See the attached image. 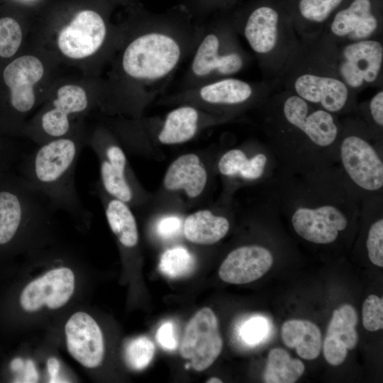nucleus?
Segmentation results:
<instances>
[{
	"label": "nucleus",
	"mask_w": 383,
	"mask_h": 383,
	"mask_svg": "<svg viewBox=\"0 0 383 383\" xmlns=\"http://www.w3.org/2000/svg\"><path fill=\"white\" fill-rule=\"evenodd\" d=\"M253 94L251 85L235 78H225L203 87L200 96L211 104L238 105L248 101Z\"/></svg>",
	"instance_id": "27"
},
{
	"label": "nucleus",
	"mask_w": 383,
	"mask_h": 383,
	"mask_svg": "<svg viewBox=\"0 0 383 383\" xmlns=\"http://www.w3.org/2000/svg\"><path fill=\"white\" fill-rule=\"evenodd\" d=\"M219 40L214 34L207 35L199 45L194 57L192 69L199 77L212 72L221 75H232L243 66V60L238 52L219 55Z\"/></svg>",
	"instance_id": "21"
},
{
	"label": "nucleus",
	"mask_w": 383,
	"mask_h": 383,
	"mask_svg": "<svg viewBox=\"0 0 383 383\" xmlns=\"http://www.w3.org/2000/svg\"><path fill=\"white\" fill-rule=\"evenodd\" d=\"M357 321V312L352 305L344 304L333 311L323 345L328 363L340 365L345 361L348 350L355 348L358 342L355 329Z\"/></svg>",
	"instance_id": "19"
},
{
	"label": "nucleus",
	"mask_w": 383,
	"mask_h": 383,
	"mask_svg": "<svg viewBox=\"0 0 383 383\" xmlns=\"http://www.w3.org/2000/svg\"><path fill=\"white\" fill-rule=\"evenodd\" d=\"M273 260L272 252L264 246H241L227 255L220 266L218 275L227 283H250L262 277L272 266Z\"/></svg>",
	"instance_id": "17"
},
{
	"label": "nucleus",
	"mask_w": 383,
	"mask_h": 383,
	"mask_svg": "<svg viewBox=\"0 0 383 383\" xmlns=\"http://www.w3.org/2000/svg\"><path fill=\"white\" fill-rule=\"evenodd\" d=\"M70 355L87 368H96L104 357V341L96 321L83 311L74 313L65 326Z\"/></svg>",
	"instance_id": "15"
},
{
	"label": "nucleus",
	"mask_w": 383,
	"mask_h": 383,
	"mask_svg": "<svg viewBox=\"0 0 383 383\" xmlns=\"http://www.w3.org/2000/svg\"><path fill=\"white\" fill-rule=\"evenodd\" d=\"M83 145V140L71 135L38 145L21 156L18 174L43 193L55 210L87 222L90 214L79 196L74 174Z\"/></svg>",
	"instance_id": "3"
},
{
	"label": "nucleus",
	"mask_w": 383,
	"mask_h": 383,
	"mask_svg": "<svg viewBox=\"0 0 383 383\" xmlns=\"http://www.w3.org/2000/svg\"><path fill=\"white\" fill-rule=\"evenodd\" d=\"M206 382H207V383H221L223 382H222V380L221 379H219L218 377H211L209 379H207V381Z\"/></svg>",
	"instance_id": "43"
},
{
	"label": "nucleus",
	"mask_w": 383,
	"mask_h": 383,
	"mask_svg": "<svg viewBox=\"0 0 383 383\" xmlns=\"http://www.w3.org/2000/svg\"><path fill=\"white\" fill-rule=\"evenodd\" d=\"M287 89L311 104L340 116L355 109V94L318 57L294 70Z\"/></svg>",
	"instance_id": "6"
},
{
	"label": "nucleus",
	"mask_w": 383,
	"mask_h": 383,
	"mask_svg": "<svg viewBox=\"0 0 383 383\" xmlns=\"http://www.w3.org/2000/svg\"><path fill=\"white\" fill-rule=\"evenodd\" d=\"M55 211L19 174L11 169L0 172V252L14 249L29 231L48 225Z\"/></svg>",
	"instance_id": "4"
},
{
	"label": "nucleus",
	"mask_w": 383,
	"mask_h": 383,
	"mask_svg": "<svg viewBox=\"0 0 383 383\" xmlns=\"http://www.w3.org/2000/svg\"><path fill=\"white\" fill-rule=\"evenodd\" d=\"M327 41L340 44L376 38L380 21L371 0H353L338 11L328 26Z\"/></svg>",
	"instance_id": "13"
},
{
	"label": "nucleus",
	"mask_w": 383,
	"mask_h": 383,
	"mask_svg": "<svg viewBox=\"0 0 383 383\" xmlns=\"http://www.w3.org/2000/svg\"><path fill=\"white\" fill-rule=\"evenodd\" d=\"M180 226V221L173 216L162 218L158 223L157 231L164 237H169L176 233Z\"/></svg>",
	"instance_id": "39"
},
{
	"label": "nucleus",
	"mask_w": 383,
	"mask_h": 383,
	"mask_svg": "<svg viewBox=\"0 0 383 383\" xmlns=\"http://www.w3.org/2000/svg\"><path fill=\"white\" fill-rule=\"evenodd\" d=\"M22 31L18 22L9 17L0 19V56L10 57L18 50Z\"/></svg>",
	"instance_id": "32"
},
{
	"label": "nucleus",
	"mask_w": 383,
	"mask_h": 383,
	"mask_svg": "<svg viewBox=\"0 0 383 383\" xmlns=\"http://www.w3.org/2000/svg\"><path fill=\"white\" fill-rule=\"evenodd\" d=\"M106 26L101 16L91 10L79 12L60 33L57 44L67 57L81 59L91 55L101 46Z\"/></svg>",
	"instance_id": "14"
},
{
	"label": "nucleus",
	"mask_w": 383,
	"mask_h": 383,
	"mask_svg": "<svg viewBox=\"0 0 383 383\" xmlns=\"http://www.w3.org/2000/svg\"><path fill=\"white\" fill-rule=\"evenodd\" d=\"M156 338L160 345L167 350H173L177 346L173 324L170 322L162 323L157 331Z\"/></svg>",
	"instance_id": "37"
},
{
	"label": "nucleus",
	"mask_w": 383,
	"mask_h": 383,
	"mask_svg": "<svg viewBox=\"0 0 383 383\" xmlns=\"http://www.w3.org/2000/svg\"><path fill=\"white\" fill-rule=\"evenodd\" d=\"M366 247L370 260L376 266L383 267V218L382 211L370 226Z\"/></svg>",
	"instance_id": "33"
},
{
	"label": "nucleus",
	"mask_w": 383,
	"mask_h": 383,
	"mask_svg": "<svg viewBox=\"0 0 383 383\" xmlns=\"http://www.w3.org/2000/svg\"><path fill=\"white\" fill-rule=\"evenodd\" d=\"M196 266L194 257L184 248L176 247L166 250L160 262V270L170 278L187 276Z\"/></svg>",
	"instance_id": "29"
},
{
	"label": "nucleus",
	"mask_w": 383,
	"mask_h": 383,
	"mask_svg": "<svg viewBox=\"0 0 383 383\" xmlns=\"http://www.w3.org/2000/svg\"><path fill=\"white\" fill-rule=\"evenodd\" d=\"M223 340L214 312L199 310L187 323L180 343V355L197 372L209 367L221 354Z\"/></svg>",
	"instance_id": "10"
},
{
	"label": "nucleus",
	"mask_w": 383,
	"mask_h": 383,
	"mask_svg": "<svg viewBox=\"0 0 383 383\" xmlns=\"http://www.w3.org/2000/svg\"><path fill=\"white\" fill-rule=\"evenodd\" d=\"M304 365L299 359H293L289 353L275 348L269 353L263 374L266 383H294L303 374Z\"/></svg>",
	"instance_id": "28"
},
{
	"label": "nucleus",
	"mask_w": 383,
	"mask_h": 383,
	"mask_svg": "<svg viewBox=\"0 0 383 383\" xmlns=\"http://www.w3.org/2000/svg\"><path fill=\"white\" fill-rule=\"evenodd\" d=\"M282 339L284 345L295 348L297 355L306 360H313L320 355L322 335L313 323L303 319L285 321L282 326Z\"/></svg>",
	"instance_id": "23"
},
{
	"label": "nucleus",
	"mask_w": 383,
	"mask_h": 383,
	"mask_svg": "<svg viewBox=\"0 0 383 383\" xmlns=\"http://www.w3.org/2000/svg\"><path fill=\"white\" fill-rule=\"evenodd\" d=\"M75 287V277L67 267L52 269L29 282L21 291L19 304L26 312H34L45 306L57 309L72 297Z\"/></svg>",
	"instance_id": "11"
},
{
	"label": "nucleus",
	"mask_w": 383,
	"mask_h": 383,
	"mask_svg": "<svg viewBox=\"0 0 383 383\" xmlns=\"http://www.w3.org/2000/svg\"><path fill=\"white\" fill-rule=\"evenodd\" d=\"M155 354V345L146 336L131 340L126 345L124 358L127 365L134 370L145 369L152 361Z\"/></svg>",
	"instance_id": "31"
},
{
	"label": "nucleus",
	"mask_w": 383,
	"mask_h": 383,
	"mask_svg": "<svg viewBox=\"0 0 383 383\" xmlns=\"http://www.w3.org/2000/svg\"><path fill=\"white\" fill-rule=\"evenodd\" d=\"M218 168L223 175L239 177L248 181L260 180L262 178L270 179L279 170L277 160L270 147L251 157L241 149H231L221 157Z\"/></svg>",
	"instance_id": "20"
},
{
	"label": "nucleus",
	"mask_w": 383,
	"mask_h": 383,
	"mask_svg": "<svg viewBox=\"0 0 383 383\" xmlns=\"http://www.w3.org/2000/svg\"><path fill=\"white\" fill-rule=\"evenodd\" d=\"M338 165L362 200L383 194V157L380 141L362 121L343 123L338 148Z\"/></svg>",
	"instance_id": "5"
},
{
	"label": "nucleus",
	"mask_w": 383,
	"mask_h": 383,
	"mask_svg": "<svg viewBox=\"0 0 383 383\" xmlns=\"http://www.w3.org/2000/svg\"><path fill=\"white\" fill-rule=\"evenodd\" d=\"M267 325L264 319L253 318L245 323L242 329L243 340L250 344L259 342L266 333Z\"/></svg>",
	"instance_id": "36"
},
{
	"label": "nucleus",
	"mask_w": 383,
	"mask_h": 383,
	"mask_svg": "<svg viewBox=\"0 0 383 383\" xmlns=\"http://www.w3.org/2000/svg\"><path fill=\"white\" fill-rule=\"evenodd\" d=\"M105 198L104 209L109 226L119 243L133 248L138 243L139 235L135 218L128 205L117 199Z\"/></svg>",
	"instance_id": "25"
},
{
	"label": "nucleus",
	"mask_w": 383,
	"mask_h": 383,
	"mask_svg": "<svg viewBox=\"0 0 383 383\" xmlns=\"http://www.w3.org/2000/svg\"><path fill=\"white\" fill-rule=\"evenodd\" d=\"M48 372L50 375V382H60L57 378L60 371V362L55 357H50L47 362Z\"/></svg>",
	"instance_id": "40"
},
{
	"label": "nucleus",
	"mask_w": 383,
	"mask_h": 383,
	"mask_svg": "<svg viewBox=\"0 0 383 383\" xmlns=\"http://www.w3.org/2000/svg\"><path fill=\"white\" fill-rule=\"evenodd\" d=\"M89 101L85 91L76 85H65L57 92L51 108L40 116V133L34 138L38 145L65 137L70 133V117L84 112Z\"/></svg>",
	"instance_id": "12"
},
{
	"label": "nucleus",
	"mask_w": 383,
	"mask_h": 383,
	"mask_svg": "<svg viewBox=\"0 0 383 383\" xmlns=\"http://www.w3.org/2000/svg\"><path fill=\"white\" fill-rule=\"evenodd\" d=\"M180 55L179 46L172 37L150 33L130 43L124 52L122 65L126 73L133 78L154 80L169 74Z\"/></svg>",
	"instance_id": "8"
},
{
	"label": "nucleus",
	"mask_w": 383,
	"mask_h": 383,
	"mask_svg": "<svg viewBox=\"0 0 383 383\" xmlns=\"http://www.w3.org/2000/svg\"><path fill=\"white\" fill-rule=\"evenodd\" d=\"M362 121L371 134L380 141L383 129V91L379 90L368 101Z\"/></svg>",
	"instance_id": "34"
},
{
	"label": "nucleus",
	"mask_w": 383,
	"mask_h": 383,
	"mask_svg": "<svg viewBox=\"0 0 383 383\" xmlns=\"http://www.w3.org/2000/svg\"><path fill=\"white\" fill-rule=\"evenodd\" d=\"M362 323L369 331H377L383 328V300L371 294L362 305Z\"/></svg>",
	"instance_id": "35"
},
{
	"label": "nucleus",
	"mask_w": 383,
	"mask_h": 383,
	"mask_svg": "<svg viewBox=\"0 0 383 383\" xmlns=\"http://www.w3.org/2000/svg\"><path fill=\"white\" fill-rule=\"evenodd\" d=\"M244 35L256 54L270 58L279 67L293 58L296 51L293 30L284 28L279 13L271 6L258 7L250 13Z\"/></svg>",
	"instance_id": "9"
},
{
	"label": "nucleus",
	"mask_w": 383,
	"mask_h": 383,
	"mask_svg": "<svg viewBox=\"0 0 383 383\" xmlns=\"http://www.w3.org/2000/svg\"><path fill=\"white\" fill-rule=\"evenodd\" d=\"M26 375L24 382H36L38 379V372L35 369L33 362L28 360L26 362Z\"/></svg>",
	"instance_id": "41"
},
{
	"label": "nucleus",
	"mask_w": 383,
	"mask_h": 383,
	"mask_svg": "<svg viewBox=\"0 0 383 383\" xmlns=\"http://www.w3.org/2000/svg\"><path fill=\"white\" fill-rule=\"evenodd\" d=\"M228 220L209 210H200L188 216L184 223V234L190 242L199 245H212L228 233Z\"/></svg>",
	"instance_id": "24"
},
{
	"label": "nucleus",
	"mask_w": 383,
	"mask_h": 383,
	"mask_svg": "<svg viewBox=\"0 0 383 383\" xmlns=\"http://www.w3.org/2000/svg\"><path fill=\"white\" fill-rule=\"evenodd\" d=\"M42 62L35 57L23 55L9 63L4 70L3 78L10 89V104L20 114L30 111L35 104L33 85L43 77Z\"/></svg>",
	"instance_id": "18"
},
{
	"label": "nucleus",
	"mask_w": 383,
	"mask_h": 383,
	"mask_svg": "<svg viewBox=\"0 0 383 383\" xmlns=\"http://www.w3.org/2000/svg\"><path fill=\"white\" fill-rule=\"evenodd\" d=\"M319 57L354 92L375 84L383 65V45L376 38L343 43Z\"/></svg>",
	"instance_id": "7"
},
{
	"label": "nucleus",
	"mask_w": 383,
	"mask_h": 383,
	"mask_svg": "<svg viewBox=\"0 0 383 383\" xmlns=\"http://www.w3.org/2000/svg\"><path fill=\"white\" fill-rule=\"evenodd\" d=\"M20 150L0 140V172L11 169L13 164L19 160Z\"/></svg>",
	"instance_id": "38"
},
{
	"label": "nucleus",
	"mask_w": 383,
	"mask_h": 383,
	"mask_svg": "<svg viewBox=\"0 0 383 383\" xmlns=\"http://www.w3.org/2000/svg\"><path fill=\"white\" fill-rule=\"evenodd\" d=\"M91 146L99 159L100 185L105 193L128 205L134 199V190L128 177V162L123 150L115 143L94 138Z\"/></svg>",
	"instance_id": "16"
},
{
	"label": "nucleus",
	"mask_w": 383,
	"mask_h": 383,
	"mask_svg": "<svg viewBox=\"0 0 383 383\" xmlns=\"http://www.w3.org/2000/svg\"><path fill=\"white\" fill-rule=\"evenodd\" d=\"M207 173L199 157L186 154L177 158L168 167L164 186L168 190L183 189L191 198L198 196L204 189Z\"/></svg>",
	"instance_id": "22"
},
{
	"label": "nucleus",
	"mask_w": 383,
	"mask_h": 383,
	"mask_svg": "<svg viewBox=\"0 0 383 383\" xmlns=\"http://www.w3.org/2000/svg\"><path fill=\"white\" fill-rule=\"evenodd\" d=\"M198 112L192 106H182L167 116L158 140L163 144H178L192 139L197 129Z\"/></svg>",
	"instance_id": "26"
},
{
	"label": "nucleus",
	"mask_w": 383,
	"mask_h": 383,
	"mask_svg": "<svg viewBox=\"0 0 383 383\" xmlns=\"http://www.w3.org/2000/svg\"><path fill=\"white\" fill-rule=\"evenodd\" d=\"M266 129L278 172L303 174L338 164L339 116L289 90L271 99Z\"/></svg>",
	"instance_id": "2"
},
{
	"label": "nucleus",
	"mask_w": 383,
	"mask_h": 383,
	"mask_svg": "<svg viewBox=\"0 0 383 383\" xmlns=\"http://www.w3.org/2000/svg\"><path fill=\"white\" fill-rule=\"evenodd\" d=\"M267 209L287 216L307 242L328 245L360 214L362 199L338 164L307 172H278L268 180Z\"/></svg>",
	"instance_id": "1"
},
{
	"label": "nucleus",
	"mask_w": 383,
	"mask_h": 383,
	"mask_svg": "<svg viewBox=\"0 0 383 383\" xmlns=\"http://www.w3.org/2000/svg\"><path fill=\"white\" fill-rule=\"evenodd\" d=\"M344 0H299L298 12L301 18L309 26H319L329 17Z\"/></svg>",
	"instance_id": "30"
},
{
	"label": "nucleus",
	"mask_w": 383,
	"mask_h": 383,
	"mask_svg": "<svg viewBox=\"0 0 383 383\" xmlns=\"http://www.w3.org/2000/svg\"><path fill=\"white\" fill-rule=\"evenodd\" d=\"M23 367V362L21 359L17 358L11 363V367L13 370H21Z\"/></svg>",
	"instance_id": "42"
}]
</instances>
